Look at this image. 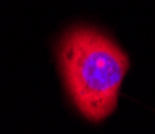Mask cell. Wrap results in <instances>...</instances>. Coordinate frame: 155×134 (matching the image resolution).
<instances>
[{
	"mask_svg": "<svg viewBox=\"0 0 155 134\" xmlns=\"http://www.w3.org/2000/svg\"><path fill=\"white\" fill-rule=\"evenodd\" d=\"M57 55L63 84L78 112L92 123L110 116L129 68L124 52L104 32L78 26L60 39Z\"/></svg>",
	"mask_w": 155,
	"mask_h": 134,
	"instance_id": "obj_1",
	"label": "cell"
}]
</instances>
